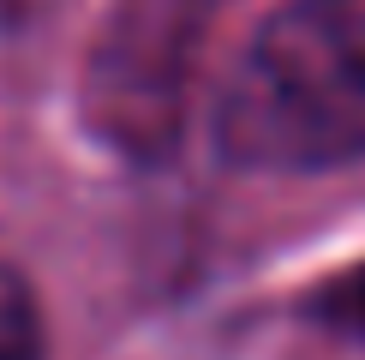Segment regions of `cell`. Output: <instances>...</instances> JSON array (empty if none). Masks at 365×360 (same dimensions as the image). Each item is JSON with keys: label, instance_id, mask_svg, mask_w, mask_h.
<instances>
[{"label": "cell", "instance_id": "7a4b0ae2", "mask_svg": "<svg viewBox=\"0 0 365 360\" xmlns=\"http://www.w3.org/2000/svg\"><path fill=\"white\" fill-rule=\"evenodd\" d=\"M0 360H42V319L36 300L0 264Z\"/></svg>", "mask_w": 365, "mask_h": 360}, {"label": "cell", "instance_id": "6da1fadb", "mask_svg": "<svg viewBox=\"0 0 365 360\" xmlns=\"http://www.w3.org/2000/svg\"><path fill=\"white\" fill-rule=\"evenodd\" d=\"M234 169H365V0H287L234 60L216 102Z\"/></svg>", "mask_w": 365, "mask_h": 360}]
</instances>
